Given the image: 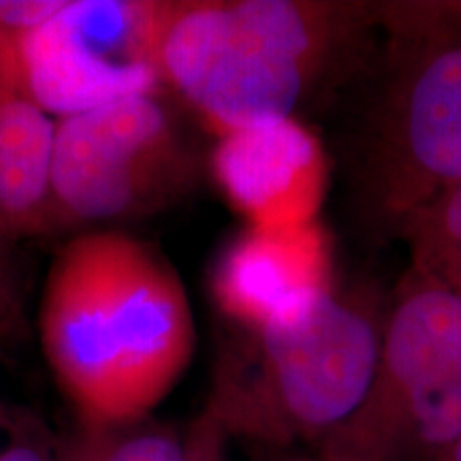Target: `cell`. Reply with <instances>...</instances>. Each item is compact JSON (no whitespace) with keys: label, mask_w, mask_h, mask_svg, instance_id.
I'll return each mask as SVG.
<instances>
[{"label":"cell","mask_w":461,"mask_h":461,"mask_svg":"<svg viewBox=\"0 0 461 461\" xmlns=\"http://www.w3.org/2000/svg\"><path fill=\"white\" fill-rule=\"evenodd\" d=\"M383 86L357 157V201L374 233L402 238L461 186V22L455 3L380 7Z\"/></svg>","instance_id":"3957f363"},{"label":"cell","mask_w":461,"mask_h":461,"mask_svg":"<svg viewBox=\"0 0 461 461\" xmlns=\"http://www.w3.org/2000/svg\"><path fill=\"white\" fill-rule=\"evenodd\" d=\"M176 3L65 0L24 37L28 99L58 120L154 95Z\"/></svg>","instance_id":"8992f818"},{"label":"cell","mask_w":461,"mask_h":461,"mask_svg":"<svg viewBox=\"0 0 461 461\" xmlns=\"http://www.w3.org/2000/svg\"><path fill=\"white\" fill-rule=\"evenodd\" d=\"M0 461H45V459L34 447H28V445L15 447L14 445V447H9L7 451L0 453Z\"/></svg>","instance_id":"9a60e30c"},{"label":"cell","mask_w":461,"mask_h":461,"mask_svg":"<svg viewBox=\"0 0 461 461\" xmlns=\"http://www.w3.org/2000/svg\"><path fill=\"white\" fill-rule=\"evenodd\" d=\"M11 238L0 230V333L14 330L22 316V299L17 288L15 261L9 248Z\"/></svg>","instance_id":"5bb4252c"},{"label":"cell","mask_w":461,"mask_h":461,"mask_svg":"<svg viewBox=\"0 0 461 461\" xmlns=\"http://www.w3.org/2000/svg\"><path fill=\"white\" fill-rule=\"evenodd\" d=\"M380 5L312 0L176 3L163 75L218 137L330 92L366 58Z\"/></svg>","instance_id":"7a4b0ae2"},{"label":"cell","mask_w":461,"mask_h":461,"mask_svg":"<svg viewBox=\"0 0 461 461\" xmlns=\"http://www.w3.org/2000/svg\"><path fill=\"white\" fill-rule=\"evenodd\" d=\"M384 312L366 288H331L248 331L221 366L207 414L272 445L321 442L353 414L376 370Z\"/></svg>","instance_id":"277c9868"},{"label":"cell","mask_w":461,"mask_h":461,"mask_svg":"<svg viewBox=\"0 0 461 461\" xmlns=\"http://www.w3.org/2000/svg\"><path fill=\"white\" fill-rule=\"evenodd\" d=\"M438 461H461V438Z\"/></svg>","instance_id":"2e32d148"},{"label":"cell","mask_w":461,"mask_h":461,"mask_svg":"<svg viewBox=\"0 0 461 461\" xmlns=\"http://www.w3.org/2000/svg\"><path fill=\"white\" fill-rule=\"evenodd\" d=\"M403 240L411 244V269L447 286L461 299V186L434 201Z\"/></svg>","instance_id":"8fae6325"},{"label":"cell","mask_w":461,"mask_h":461,"mask_svg":"<svg viewBox=\"0 0 461 461\" xmlns=\"http://www.w3.org/2000/svg\"><path fill=\"white\" fill-rule=\"evenodd\" d=\"M336 288L333 241L321 221L291 229L248 227L218 258L212 293L227 319L261 330Z\"/></svg>","instance_id":"9c48e42d"},{"label":"cell","mask_w":461,"mask_h":461,"mask_svg":"<svg viewBox=\"0 0 461 461\" xmlns=\"http://www.w3.org/2000/svg\"><path fill=\"white\" fill-rule=\"evenodd\" d=\"M56 122L31 99L0 103V230L34 235L58 212L51 190Z\"/></svg>","instance_id":"30bf717a"},{"label":"cell","mask_w":461,"mask_h":461,"mask_svg":"<svg viewBox=\"0 0 461 461\" xmlns=\"http://www.w3.org/2000/svg\"><path fill=\"white\" fill-rule=\"evenodd\" d=\"M26 34L0 20V103L28 99L24 51H22Z\"/></svg>","instance_id":"4fadbf2b"},{"label":"cell","mask_w":461,"mask_h":461,"mask_svg":"<svg viewBox=\"0 0 461 461\" xmlns=\"http://www.w3.org/2000/svg\"><path fill=\"white\" fill-rule=\"evenodd\" d=\"M193 182V160L154 95L56 120L58 212L101 222L165 205Z\"/></svg>","instance_id":"5b68a950"},{"label":"cell","mask_w":461,"mask_h":461,"mask_svg":"<svg viewBox=\"0 0 461 461\" xmlns=\"http://www.w3.org/2000/svg\"><path fill=\"white\" fill-rule=\"evenodd\" d=\"M43 355L88 423L146 417L194 353V316L176 267L146 241L84 233L58 252L39 308Z\"/></svg>","instance_id":"6da1fadb"},{"label":"cell","mask_w":461,"mask_h":461,"mask_svg":"<svg viewBox=\"0 0 461 461\" xmlns=\"http://www.w3.org/2000/svg\"><path fill=\"white\" fill-rule=\"evenodd\" d=\"M459 383L461 299L411 269L384 312L370 389L319 442L321 461H393L417 414Z\"/></svg>","instance_id":"52a82bcc"},{"label":"cell","mask_w":461,"mask_h":461,"mask_svg":"<svg viewBox=\"0 0 461 461\" xmlns=\"http://www.w3.org/2000/svg\"><path fill=\"white\" fill-rule=\"evenodd\" d=\"M455 11H457V15H459V22H461V3H455Z\"/></svg>","instance_id":"e0dca14e"},{"label":"cell","mask_w":461,"mask_h":461,"mask_svg":"<svg viewBox=\"0 0 461 461\" xmlns=\"http://www.w3.org/2000/svg\"><path fill=\"white\" fill-rule=\"evenodd\" d=\"M96 461H190V445L169 431H148L120 442Z\"/></svg>","instance_id":"7c38bea8"},{"label":"cell","mask_w":461,"mask_h":461,"mask_svg":"<svg viewBox=\"0 0 461 461\" xmlns=\"http://www.w3.org/2000/svg\"><path fill=\"white\" fill-rule=\"evenodd\" d=\"M210 165L222 197L248 227L291 229L319 221L330 158L302 120H269L221 135Z\"/></svg>","instance_id":"ba28073f"}]
</instances>
